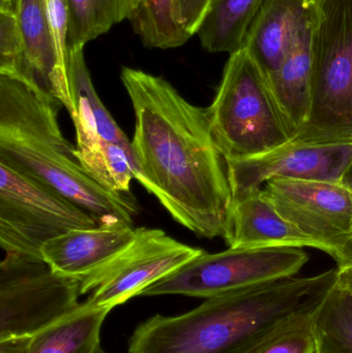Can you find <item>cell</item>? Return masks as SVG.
Wrapping results in <instances>:
<instances>
[{"instance_id":"obj_1","label":"cell","mask_w":352,"mask_h":353,"mask_svg":"<svg viewBox=\"0 0 352 353\" xmlns=\"http://www.w3.org/2000/svg\"><path fill=\"white\" fill-rule=\"evenodd\" d=\"M121 81L134 108L138 183L190 232L225 238L233 193L207 109L191 105L161 77L141 70L122 68Z\"/></svg>"},{"instance_id":"obj_2","label":"cell","mask_w":352,"mask_h":353,"mask_svg":"<svg viewBox=\"0 0 352 353\" xmlns=\"http://www.w3.org/2000/svg\"><path fill=\"white\" fill-rule=\"evenodd\" d=\"M338 282V268L206 299L179 316L155 315L132 334L127 353H249L280 325L313 314Z\"/></svg>"},{"instance_id":"obj_3","label":"cell","mask_w":352,"mask_h":353,"mask_svg":"<svg viewBox=\"0 0 352 353\" xmlns=\"http://www.w3.org/2000/svg\"><path fill=\"white\" fill-rule=\"evenodd\" d=\"M60 103L16 79L0 74V163L37 179L91 214L99 224H132L138 213L130 194L113 192L83 167L62 134Z\"/></svg>"},{"instance_id":"obj_4","label":"cell","mask_w":352,"mask_h":353,"mask_svg":"<svg viewBox=\"0 0 352 353\" xmlns=\"http://www.w3.org/2000/svg\"><path fill=\"white\" fill-rule=\"evenodd\" d=\"M207 112L225 161L260 157L293 139L268 77L244 48L229 55Z\"/></svg>"},{"instance_id":"obj_5","label":"cell","mask_w":352,"mask_h":353,"mask_svg":"<svg viewBox=\"0 0 352 353\" xmlns=\"http://www.w3.org/2000/svg\"><path fill=\"white\" fill-rule=\"evenodd\" d=\"M312 4L311 109L291 142L352 144V0H312Z\"/></svg>"},{"instance_id":"obj_6","label":"cell","mask_w":352,"mask_h":353,"mask_svg":"<svg viewBox=\"0 0 352 353\" xmlns=\"http://www.w3.org/2000/svg\"><path fill=\"white\" fill-rule=\"evenodd\" d=\"M101 225L86 210L37 179L0 163V245L6 253L41 257L45 243Z\"/></svg>"},{"instance_id":"obj_7","label":"cell","mask_w":352,"mask_h":353,"mask_svg":"<svg viewBox=\"0 0 352 353\" xmlns=\"http://www.w3.org/2000/svg\"><path fill=\"white\" fill-rule=\"evenodd\" d=\"M82 282L41 257L6 253L0 265V340L28 337L80 307Z\"/></svg>"},{"instance_id":"obj_8","label":"cell","mask_w":352,"mask_h":353,"mask_svg":"<svg viewBox=\"0 0 352 353\" xmlns=\"http://www.w3.org/2000/svg\"><path fill=\"white\" fill-rule=\"evenodd\" d=\"M309 261L296 247L229 248L204 252L147 288L140 296L182 294L209 299L256 284L296 276Z\"/></svg>"},{"instance_id":"obj_9","label":"cell","mask_w":352,"mask_h":353,"mask_svg":"<svg viewBox=\"0 0 352 353\" xmlns=\"http://www.w3.org/2000/svg\"><path fill=\"white\" fill-rule=\"evenodd\" d=\"M204 252L163 230L136 228V238L123 252L81 280L82 294H90L84 303L91 308L112 310Z\"/></svg>"},{"instance_id":"obj_10","label":"cell","mask_w":352,"mask_h":353,"mask_svg":"<svg viewBox=\"0 0 352 353\" xmlns=\"http://www.w3.org/2000/svg\"><path fill=\"white\" fill-rule=\"evenodd\" d=\"M262 193L285 220L332 257L352 238V195L342 183L272 179Z\"/></svg>"},{"instance_id":"obj_11","label":"cell","mask_w":352,"mask_h":353,"mask_svg":"<svg viewBox=\"0 0 352 353\" xmlns=\"http://www.w3.org/2000/svg\"><path fill=\"white\" fill-rule=\"evenodd\" d=\"M352 161V144L289 142L260 157L229 159L227 176L233 205L260 190L272 179L341 183Z\"/></svg>"},{"instance_id":"obj_12","label":"cell","mask_w":352,"mask_h":353,"mask_svg":"<svg viewBox=\"0 0 352 353\" xmlns=\"http://www.w3.org/2000/svg\"><path fill=\"white\" fill-rule=\"evenodd\" d=\"M136 234V228L123 222L78 228L45 243L41 257L56 273L82 280L123 252Z\"/></svg>"},{"instance_id":"obj_13","label":"cell","mask_w":352,"mask_h":353,"mask_svg":"<svg viewBox=\"0 0 352 353\" xmlns=\"http://www.w3.org/2000/svg\"><path fill=\"white\" fill-rule=\"evenodd\" d=\"M68 82L72 101L70 114L76 132V155L81 163L94 157L103 142L134 149L97 95L85 62L84 47L68 51Z\"/></svg>"},{"instance_id":"obj_14","label":"cell","mask_w":352,"mask_h":353,"mask_svg":"<svg viewBox=\"0 0 352 353\" xmlns=\"http://www.w3.org/2000/svg\"><path fill=\"white\" fill-rule=\"evenodd\" d=\"M18 21L37 94L72 113L68 70L60 64L45 0H20Z\"/></svg>"},{"instance_id":"obj_15","label":"cell","mask_w":352,"mask_h":353,"mask_svg":"<svg viewBox=\"0 0 352 353\" xmlns=\"http://www.w3.org/2000/svg\"><path fill=\"white\" fill-rule=\"evenodd\" d=\"M312 14V0H266L252 21L244 49L268 79L285 56Z\"/></svg>"},{"instance_id":"obj_16","label":"cell","mask_w":352,"mask_h":353,"mask_svg":"<svg viewBox=\"0 0 352 353\" xmlns=\"http://www.w3.org/2000/svg\"><path fill=\"white\" fill-rule=\"evenodd\" d=\"M225 241L229 248L296 247L320 249L318 243L289 223L260 190L233 205Z\"/></svg>"},{"instance_id":"obj_17","label":"cell","mask_w":352,"mask_h":353,"mask_svg":"<svg viewBox=\"0 0 352 353\" xmlns=\"http://www.w3.org/2000/svg\"><path fill=\"white\" fill-rule=\"evenodd\" d=\"M312 30L313 4L311 16L304 25L280 68L269 79L293 138L307 123L311 109L313 80Z\"/></svg>"},{"instance_id":"obj_18","label":"cell","mask_w":352,"mask_h":353,"mask_svg":"<svg viewBox=\"0 0 352 353\" xmlns=\"http://www.w3.org/2000/svg\"><path fill=\"white\" fill-rule=\"evenodd\" d=\"M110 311L81 303L72 314L23 337L21 353H92L101 344V327Z\"/></svg>"},{"instance_id":"obj_19","label":"cell","mask_w":352,"mask_h":353,"mask_svg":"<svg viewBox=\"0 0 352 353\" xmlns=\"http://www.w3.org/2000/svg\"><path fill=\"white\" fill-rule=\"evenodd\" d=\"M265 1L212 0L196 33L203 49L229 55L243 49L248 29Z\"/></svg>"},{"instance_id":"obj_20","label":"cell","mask_w":352,"mask_h":353,"mask_svg":"<svg viewBox=\"0 0 352 353\" xmlns=\"http://www.w3.org/2000/svg\"><path fill=\"white\" fill-rule=\"evenodd\" d=\"M144 0H68V51L85 47L109 32L114 25L132 19Z\"/></svg>"},{"instance_id":"obj_21","label":"cell","mask_w":352,"mask_h":353,"mask_svg":"<svg viewBox=\"0 0 352 353\" xmlns=\"http://www.w3.org/2000/svg\"><path fill=\"white\" fill-rule=\"evenodd\" d=\"M318 353H352V294L339 282L313 314Z\"/></svg>"},{"instance_id":"obj_22","label":"cell","mask_w":352,"mask_h":353,"mask_svg":"<svg viewBox=\"0 0 352 353\" xmlns=\"http://www.w3.org/2000/svg\"><path fill=\"white\" fill-rule=\"evenodd\" d=\"M130 22L148 49H176L190 39L178 21L176 0H144Z\"/></svg>"},{"instance_id":"obj_23","label":"cell","mask_w":352,"mask_h":353,"mask_svg":"<svg viewBox=\"0 0 352 353\" xmlns=\"http://www.w3.org/2000/svg\"><path fill=\"white\" fill-rule=\"evenodd\" d=\"M0 74L16 79L37 92V85L25 53L18 14L0 12Z\"/></svg>"},{"instance_id":"obj_24","label":"cell","mask_w":352,"mask_h":353,"mask_svg":"<svg viewBox=\"0 0 352 353\" xmlns=\"http://www.w3.org/2000/svg\"><path fill=\"white\" fill-rule=\"evenodd\" d=\"M313 314L301 315L280 325L249 353H318Z\"/></svg>"},{"instance_id":"obj_25","label":"cell","mask_w":352,"mask_h":353,"mask_svg":"<svg viewBox=\"0 0 352 353\" xmlns=\"http://www.w3.org/2000/svg\"><path fill=\"white\" fill-rule=\"evenodd\" d=\"M48 16L53 30L56 50L60 64L68 70V34L70 26V6L68 0H45Z\"/></svg>"},{"instance_id":"obj_26","label":"cell","mask_w":352,"mask_h":353,"mask_svg":"<svg viewBox=\"0 0 352 353\" xmlns=\"http://www.w3.org/2000/svg\"><path fill=\"white\" fill-rule=\"evenodd\" d=\"M178 21L189 39L198 33V28L210 8L212 0H176Z\"/></svg>"},{"instance_id":"obj_27","label":"cell","mask_w":352,"mask_h":353,"mask_svg":"<svg viewBox=\"0 0 352 353\" xmlns=\"http://www.w3.org/2000/svg\"><path fill=\"white\" fill-rule=\"evenodd\" d=\"M338 282L352 294V265L338 268Z\"/></svg>"},{"instance_id":"obj_28","label":"cell","mask_w":352,"mask_h":353,"mask_svg":"<svg viewBox=\"0 0 352 353\" xmlns=\"http://www.w3.org/2000/svg\"><path fill=\"white\" fill-rule=\"evenodd\" d=\"M20 0H0V12L18 14Z\"/></svg>"},{"instance_id":"obj_29","label":"cell","mask_w":352,"mask_h":353,"mask_svg":"<svg viewBox=\"0 0 352 353\" xmlns=\"http://www.w3.org/2000/svg\"><path fill=\"white\" fill-rule=\"evenodd\" d=\"M341 183L351 191L352 195V161L351 163H349V168H347Z\"/></svg>"},{"instance_id":"obj_30","label":"cell","mask_w":352,"mask_h":353,"mask_svg":"<svg viewBox=\"0 0 352 353\" xmlns=\"http://www.w3.org/2000/svg\"><path fill=\"white\" fill-rule=\"evenodd\" d=\"M92 353H107V352H105V350H103V348H101V344H99V345L97 346L96 348H95L94 352H93Z\"/></svg>"}]
</instances>
